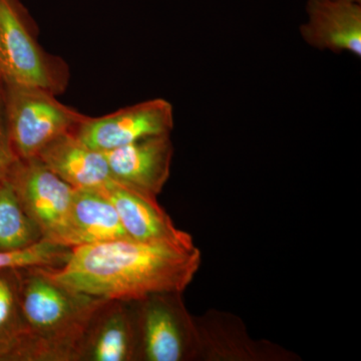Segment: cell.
<instances>
[{"label": "cell", "mask_w": 361, "mask_h": 361, "mask_svg": "<svg viewBox=\"0 0 361 361\" xmlns=\"http://www.w3.org/2000/svg\"><path fill=\"white\" fill-rule=\"evenodd\" d=\"M37 158L75 190H101L114 180L103 152L90 148L75 132L59 135Z\"/></svg>", "instance_id": "13"}, {"label": "cell", "mask_w": 361, "mask_h": 361, "mask_svg": "<svg viewBox=\"0 0 361 361\" xmlns=\"http://www.w3.org/2000/svg\"><path fill=\"white\" fill-rule=\"evenodd\" d=\"M104 301L58 283L42 268L21 269L23 329L13 361H78L90 320Z\"/></svg>", "instance_id": "2"}, {"label": "cell", "mask_w": 361, "mask_h": 361, "mask_svg": "<svg viewBox=\"0 0 361 361\" xmlns=\"http://www.w3.org/2000/svg\"><path fill=\"white\" fill-rule=\"evenodd\" d=\"M132 303L140 361L200 360L196 318L187 310L180 292L152 294Z\"/></svg>", "instance_id": "5"}, {"label": "cell", "mask_w": 361, "mask_h": 361, "mask_svg": "<svg viewBox=\"0 0 361 361\" xmlns=\"http://www.w3.org/2000/svg\"><path fill=\"white\" fill-rule=\"evenodd\" d=\"M78 361H140L132 301H104L90 320Z\"/></svg>", "instance_id": "10"}, {"label": "cell", "mask_w": 361, "mask_h": 361, "mask_svg": "<svg viewBox=\"0 0 361 361\" xmlns=\"http://www.w3.org/2000/svg\"><path fill=\"white\" fill-rule=\"evenodd\" d=\"M8 179L42 240L71 248L78 245L71 220L73 187L39 158L16 161Z\"/></svg>", "instance_id": "6"}, {"label": "cell", "mask_w": 361, "mask_h": 361, "mask_svg": "<svg viewBox=\"0 0 361 361\" xmlns=\"http://www.w3.org/2000/svg\"><path fill=\"white\" fill-rule=\"evenodd\" d=\"M18 160L7 129L4 84L0 80V182L7 178Z\"/></svg>", "instance_id": "18"}, {"label": "cell", "mask_w": 361, "mask_h": 361, "mask_svg": "<svg viewBox=\"0 0 361 361\" xmlns=\"http://www.w3.org/2000/svg\"><path fill=\"white\" fill-rule=\"evenodd\" d=\"M71 248L42 240L23 250L0 252V270L59 268L70 257Z\"/></svg>", "instance_id": "17"}, {"label": "cell", "mask_w": 361, "mask_h": 361, "mask_svg": "<svg viewBox=\"0 0 361 361\" xmlns=\"http://www.w3.org/2000/svg\"><path fill=\"white\" fill-rule=\"evenodd\" d=\"M300 26L306 44L319 51L361 56V6L336 0H308Z\"/></svg>", "instance_id": "12"}, {"label": "cell", "mask_w": 361, "mask_h": 361, "mask_svg": "<svg viewBox=\"0 0 361 361\" xmlns=\"http://www.w3.org/2000/svg\"><path fill=\"white\" fill-rule=\"evenodd\" d=\"M65 59L47 51L37 23L20 0H0V80L59 96L70 84Z\"/></svg>", "instance_id": "3"}, {"label": "cell", "mask_w": 361, "mask_h": 361, "mask_svg": "<svg viewBox=\"0 0 361 361\" xmlns=\"http://www.w3.org/2000/svg\"><path fill=\"white\" fill-rule=\"evenodd\" d=\"M336 1L350 2V4H361V0H336Z\"/></svg>", "instance_id": "19"}, {"label": "cell", "mask_w": 361, "mask_h": 361, "mask_svg": "<svg viewBox=\"0 0 361 361\" xmlns=\"http://www.w3.org/2000/svg\"><path fill=\"white\" fill-rule=\"evenodd\" d=\"M37 87L4 85L7 129L18 160L37 158L59 135L77 130L87 116Z\"/></svg>", "instance_id": "4"}, {"label": "cell", "mask_w": 361, "mask_h": 361, "mask_svg": "<svg viewBox=\"0 0 361 361\" xmlns=\"http://www.w3.org/2000/svg\"><path fill=\"white\" fill-rule=\"evenodd\" d=\"M196 318L200 336V360L292 361L299 360L290 351L267 341H255L237 316L210 310Z\"/></svg>", "instance_id": "8"}, {"label": "cell", "mask_w": 361, "mask_h": 361, "mask_svg": "<svg viewBox=\"0 0 361 361\" xmlns=\"http://www.w3.org/2000/svg\"><path fill=\"white\" fill-rule=\"evenodd\" d=\"M99 191L115 207L130 239L175 244L194 242L189 233L176 227L157 198L123 186L115 180H111Z\"/></svg>", "instance_id": "11"}, {"label": "cell", "mask_w": 361, "mask_h": 361, "mask_svg": "<svg viewBox=\"0 0 361 361\" xmlns=\"http://www.w3.org/2000/svg\"><path fill=\"white\" fill-rule=\"evenodd\" d=\"M104 154L115 182L158 198L170 178L174 145L171 135H157Z\"/></svg>", "instance_id": "9"}, {"label": "cell", "mask_w": 361, "mask_h": 361, "mask_svg": "<svg viewBox=\"0 0 361 361\" xmlns=\"http://www.w3.org/2000/svg\"><path fill=\"white\" fill-rule=\"evenodd\" d=\"M42 240L7 176L0 182V252L23 250Z\"/></svg>", "instance_id": "15"}, {"label": "cell", "mask_w": 361, "mask_h": 361, "mask_svg": "<svg viewBox=\"0 0 361 361\" xmlns=\"http://www.w3.org/2000/svg\"><path fill=\"white\" fill-rule=\"evenodd\" d=\"M71 220L77 246L130 239L115 207L99 190L75 189Z\"/></svg>", "instance_id": "14"}, {"label": "cell", "mask_w": 361, "mask_h": 361, "mask_svg": "<svg viewBox=\"0 0 361 361\" xmlns=\"http://www.w3.org/2000/svg\"><path fill=\"white\" fill-rule=\"evenodd\" d=\"M20 271L0 270V361H13L20 343Z\"/></svg>", "instance_id": "16"}, {"label": "cell", "mask_w": 361, "mask_h": 361, "mask_svg": "<svg viewBox=\"0 0 361 361\" xmlns=\"http://www.w3.org/2000/svg\"><path fill=\"white\" fill-rule=\"evenodd\" d=\"M201 261L200 249L194 242L118 239L73 247L65 264L42 269L58 283L85 295L135 301L156 293H183Z\"/></svg>", "instance_id": "1"}, {"label": "cell", "mask_w": 361, "mask_h": 361, "mask_svg": "<svg viewBox=\"0 0 361 361\" xmlns=\"http://www.w3.org/2000/svg\"><path fill=\"white\" fill-rule=\"evenodd\" d=\"M174 123L172 104L158 97L103 116H87L75 134L90 148L104 153L147 137L171 135Z\"/></svg>", "instance_id": "7"}]
</instances>
